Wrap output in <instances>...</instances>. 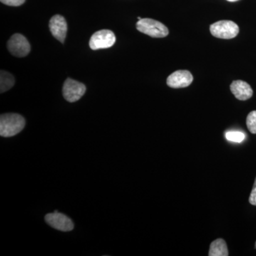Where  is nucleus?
Returning a JSON list of instances; mask_svg holds the SVG:
<instances>
[{"label": "nucleus", "mask_w": 256, "mask_h": 256, "mask_svg": "<svg viewBox=\"0 0 256 256\" xmlns=\"http://www.w3.org/2000/svg\"><path fill=\"white\" fill-rule=\"evenodd\" d=\"M25 124V119L21 114H2L0 117V136L4 138L13 137L22 130Z\"/></svg>", "instance_id": "obj_1"}, {"label": "nucleus", "mask_w": 256, "mask_h": 256, "mask_svg": "<svg viewBox=\"0 0 256 256\" xmlns=\"http://www.w3.org/2000/svg\"><path fill=\"white\" fill-rule=\"evenodd\" d=\"M136 28L138 31L154 38H163L169 34V30L165 25L152 18L138 20Z\"/></svg>", "instance_id": "obj_2"}, {"label": "nucleus", "mask_w": 256, "mask_h": 256, "mask_svg": "<svg viewBox=\"0 0 256 256\" xmlns=\"http://www.w3.org/2000/svg\"><path fill=\"white\" fill-rule=\"evenodd\" d=\"M210 32L216 38L230 40L238 34L239 28L234 22L223 20L210 25Z\"/></svg>", "instance_id": "obj_3"}, {"label": "nucleus", "mask_w": 256, "mask_h": 256, "mask_svg": "<svg viewBox=\"0 0 256 256\" xmlns=\"http://www.w3.org/2000/svg\"><path fill=\"white\" fill-rule=\"evenodd\" d=\"M116 38L114 32L108 30L96 32L92 35L89 42V46L92 50L108 48L114 46Z\"/></svg>", "instance_id": "obj_4"}, {"label": "nucleus", "mask_w": 256, "mask_h": 256, "mask_svg": "<svg viewBox=\"0 0 256 256\" xmlns=\"http://www.w3.org/2000/svg\"><path fill=\"white\" fill-rule=\"evenodd\" d=\"M86 87L82 82L72 78H67L64 82L63 95L68 102H74L80 100L85 94Z\"/></svg>", "instance_id": "obj_5"}, {"label": "nucleus", "mask_w": 256, "mask_h": 256, "mask_svg": "<svg viewBox=\"0 0 256 256\" xmlns=\"http://www.w3.org/2000/svg\"><path fill=\"white\" fill-rule=\"evenodd\" d=\"M8 50L16 57H24L30 54L31 46L26 37L20 34H15L8 43Z\"/></svg>", "instance_id": "obj_6"}, {"label": "nucleus", "mask_w": 256, "mask_h": 256, "mask_svg": "<svg viewBox=\"0 0 256 256\" xmlns=\"http://www.w3.org/2000/svg\"><path fill=\"white\" fill-rule=\"evenodd\" d=\"M45 220L52 228L60 232H70L73 230L74 225L72 220L67 216L55 210L54 213L48 214L45 216Z\"/></svg>", "instance_id": "obj_7"}, {"label": "nucleus", "mask_w": 256, "mask_h": 256, "mask_svg": "<svg viewBox=\"0 0 256 256\" xmlns=\"http://www.w3.org/2000/svg\"><path fill=\"white\" fill-rule=\"evenodd\" d=\"M193 82V76L188 70H178L169 76L166 79L168 86L172 88L188 87Z\"/></svg>", "instance_id": "obj_8"}, {"label": "nucleus", "mask_w": 256, "mask_h": 256, "mask_svg": "<svg viewBox=\"0 0 256 256\" xmlns=\"http://www.w3.org/2000/svg\"><path fill=\"white\" fill-rule=\"evenodd\" d=\"M50 28L53 36L64 43L67 34V23L64 16L56 14L50 18Z\"/></svg>", "instance_id": "obj_9"}, {"label": "nucleus", "mask_w": 256, "mask_h": 256, "mask_svg": "<svg viewBox=\"0 0 256 256\" xmlns=\"http://www.w3.org/2000/svg\"><path fill=\"white\" fill-rule=\"evenodd\" d=\"M230 88L234 96L240 100H248L254 94L250 86L242 80H235L232 82Z\"/></svg>", "instance_id": "obj_10"}, {"label": "nucleus", "mask_w": 256, "mask_h": 256, "mask_svg": "<svg viewBox=\"0 0 256 256\" xmlns=\"http://www.w3.org/2000/svg\"><path fill=\"white\" fill-rule=\"evenodd\" d=\"M210 256H228V250L225 240L222 238H218L210 244Z\"/></svg>", "instance_id": "obj_11"}, {"label": "nucleus", "mask_w": 256, "mask_h": 256, "mask_svg": "<svg viewBox=\"0 0 256 256\" xmlns=\"http://www.w3.org/2000/svg\"><path fill=\"white\" fill-rule=\"evenodd\" d=\"M15 79L12 74L2 70L0 73V92H8L14 85Z\"/></svg>", "instance_id": "obj_12"}, {"label": "nucleus", "mask_w": 256, "mask_h": 256, "mask_svg": "<svg viewBox=\"0 0 256 256\" xmlns=\"http://www.w3.org/2000/svg\"><path fill=\"white\" fill-rule=\"evenodd\" d=\"M226 138L229 141L235 142H242L245 139V134L238 131H230L226 133Z\"/></svg>", "instance_id": "obj_13"}, {"label": "nucleus", "mask_w": 256, "mask_h": 256, "mask_svg": "<svg viewBox=\"0 0 256 256\" xmlns=\"http://www.w3.org/2000/svg\"><path fill=\"white\" fill-rule=\"evenodd\" d=\"M246 124L249 131L252 134H256V110L252 111L248 114Z\"/></svg>", "instance_id": "obj_14"}, {"label": "nucleus", "mask_w": 256, "mask_h": 256, "mask_svg": "<svg viewBox=\"0 0 256 256\" xmlns=\"http://www.w3.org/2000/svg\"><path fill=\"white\" fill-rule=\"evenodd\" d=\"M3 4L8 5V6H18L23 4L25 2V0H0Z\"/></svg>", "instance_id": "obj_15"}, {"label": "nucleus", "mask_w": 256, "mask_h": 256, "mask_svg": "<svg viewBox=\"0 0 256 256\" xmlns=\"http://www.w3.org/2000/svg\"><path fill=\"white\" fill-rule=\"evenodd\" d=\"M249 202H250V204L256 206V178L252 193H250V197H249Z\"/></svg>", "instance_id": "obj_16"}, {"label": "nucleus", "mask_w": 256, "mask_h": 256, "mask_svg": "<svg viewBox=\"0 0 256 256\" xmlns=\"http://www.w3.org/2000/svg\"><path fill=\"white\" fill-rule=\"evenodd\" d=\"M227 1H228V2H236V1H238V0H227Z\"/></svg>", "instance_id": "obj_17"}, {"label": "nucleus", "mask_w": 256, "mask_h": 256, "mask_svg": "<svg viewBox=\"0 0 256 256\" xmlns=\"http://www.w3.org/2000/svg\"><path fill=\"white\" fill-rule=\"evenodd\" d=\"M138 20H142V18H140V16H138Z\"/></svg>", "instance_id": "obj_18"}, {"label": "nucleus", "mask_w": 256, "mask_h": 256, "mask_svg": "<svg viewBox=\"0 0 256 256\" xmlns=\"http://www.w3.org/2000/svg\"><path fill=\"white\" fill-rule=\"evenodd\" d=\"M255 246H256V244H255Z\"/></svg>", "instance_id": "obj_19"}]
</instances>
